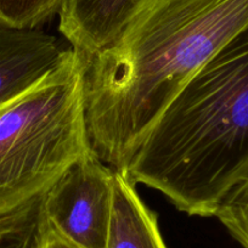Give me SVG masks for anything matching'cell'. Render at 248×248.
I'll return each instance as SVG.
<instances>
[{
  "mask_svg": "<svg viewBox=\"0 0 248 248\" xmlns=\"http://www.w3.org/2000/svg\"><path fill=\"white\" fill-rule=\"evenodd\" d=\"M44 248H76L73 246H71L70 243L65 242L63 240H61L60 237L55 236L54 233L50 232L49 238H47L46 243H45Z\"/></svg>",
  "mask_w": 248,
  "mask_h": 248,
  "instance_id": "cell-11",
  "label": "cell"
},
{
  "mask_svg": "<svg viewBox=\"0 0 248 248\" xmlns=\"http://www.w3.org/2000/svg\"><path fill=\"white\" fill-rule=\"evenodd\" d=\"M67 51L56 37L39 28L0 25V107L39 83Z\"/></svg>",
  "mask_w": 248,
  "mask_h": 248,
  "instance_id": "cell-5",
  "label": "cell"
},
{
  "mask_svg": "<svg viewBox=\"0 0 248 248\" xmlns=\"http://www.w3.org/2000/svg\"><path fill=\"white\" fill-rule=\"evenodd\" d=\"M248 28V0H149L85 61V116L95 154L127 171L185 84Z\"/></svg>",
  "mask_w": 248,
  "mask_h": 248,
  "instance_id": "cell-1",
  "label": "cell"
},
{
  "mask_svg": "<svg viewBox=\"0 0 248 248\" xmlns=\"http://www.w3.org/2000/svg\"><path fill=\"white\" fill-rule=\"evenodd\" d=\"M149 0H62L59 30L84 59L111 44Z\"/></svg>",
  "mask_w": 248,
  "mask_h": 248,
  "instance_id": "cell-6",
  "label": "cell"
},
{
  "mask_svg": "<svg viewBox=\"0 0 248 248\" xmlns=\"http://www.w3.org/2000/svg\"><path fill=\"white\" fill-rule=\"evenodd\" d=\"M42 196L0 216V248H44L50 228Z\"/></svg>",
  "mask_w": 248,
  "mask_h": 248,
  "instance_id": "cell-8",
  "label": "cell"
},
{
  "mask_svg": "<svg viewBox=\"0 0 248 248\" xmlns=\"http://www.w3.org/2000/svg\"><path fill=\"white\" fill-rule=\"evenodd\" d=\"M108 248H168L157 214L142 201L127 171L116 169Z\"/></svg>",
  "mask_w": 248,
  "mask_h": 248,
  "instance_id": "cell-7",
  "label": "cell"
},
{
  "mask_svg": "<svg viewBox=\"0 0 248 248\" xmlns=\"http://www.w3.org/2000/svg\"><path fill=\"white\" fill-rule=\"evenodd\" d=\"M114 169L90 149L44 194L51 233L76 248H108Z\"/></svg>",
  "mask_w": 248,
  "mask_h": 248,
  "instance_id": "cell-4",
  "label": "cell"
},
{
  "mask_svg": "<svg viewBox=\"0 0 248 248\" xmlns=\"http://www.w3.org/2000/svg\"><path fill=\"white\" fill-rule=\"evenodd\" d=\"M217 218L245 248H248V173L226 194Z\"/></svg>",
  "mask_w": 248,
  "mask_h": 248,
  "instance_id": "cell-10",
  "label": "cell"
},
{
  "mask_svg": "<svg viewBox=\"0 0 248 248\" xmlns=\"http://www.w3.org/2000/svg\"><path fill=\"white\" fill-rule=\"evenodd\" d=\"M85 61L70 47L39 83L0 107V216L47 191L90 149Z\"/></svg>",
  "mask_w": 248,
  "mask_h": 248,
  "instance_id": "cell-3",
  "label": "cell"
},
{
  "mask_svg": "<svg viewBox=\"0 0 248 248\" xmlns=\"http://www.w3.org/2000/svg\"><path fill=\"white\" fill-rule=\"evenodd\" d=\"M127 173L184 213L216 216L248 173V28L171 100Z\"/></svg>",
  "mask_w": 248,
  "mask_h": 248,
  "instance_id": "cell-2",
  "label": "cell"
},
{
  "mask_svg": "<svg viewBox=\"0 0 248 248\" xmlns=\"http://www.w3.org/2000/svg\"><path fill=\"white\" fill-rule=\"evenodd\" d=\"M62 0H0V25L38 28L59 13Z\"/></svg>",
  "mask_w": 248,
  "mask_h": 248,
  "instance_id": "cell-9",
  "label": "cell"
}]
</instances>
